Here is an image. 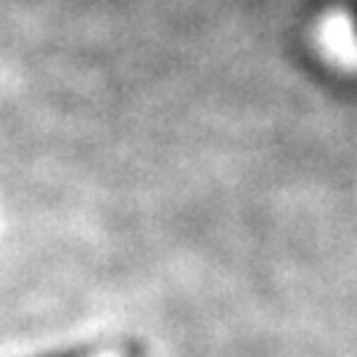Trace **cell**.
<instances>
[{
  "instance_id": "obj_1",
  "label": "cell",
  "mask_w": 357,
  "mask_h": 357,
  "mask_svg": "<svg viewBox=\"0 0 357 357\" xmlns=\"http://www.w3.org/2000/svg\"><path fill=\"white\" fill-rule=\"evenodd\" d=\"M320 43L326 53H331L336 64L347 69H357V40L344 13H331L320 24Z\"/></svg>"
},
{
  "instance_id": "obj_2",
  "label": "cell",
  "mask_w": 357,
  "mask_h": 357,
  "mask_svg": "<svg viewBox=\"0 0 357 357\" xmlns=\"http://www.w3.org/2000/svg\"><path fill=\"white\" fill-rule=\"evenodd\" d=\"M93 357H122L119 352H101V355H93Z\"/></svg>"
}]
</instances>
